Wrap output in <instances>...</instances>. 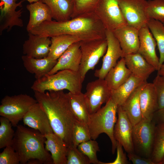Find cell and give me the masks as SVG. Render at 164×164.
Masks as SVG:
<instances>
[{"label":"cell","mask_w":164,"mask_h":164,"mask_svg":"<svg viewBox=\"0 0 164 164\" xmlns=\"http://www.w3.org/2000/svg\"><path fill=\"white\" fill-rule=\"evenodd\" d=\"M0 149L11 145L15 132L12 128V124L6 118L0 117Z\"/></svg>","instance_id":"cell-34"},{"label":"cell","mask_w":164,"mask_h":164,"mask_svg":"<svg viewBox=\"0 0 164 164\" xmlns=\"http://www.w3.org/2000/svg\"><path fill=\"white\" fill-rule=\"evenodd\" d=\"M146 11L149 19L164 22V0L147 1Z\"/></svg>","instance_id":"cell-37"},{"label":"cell","mask_w":164,"mask_h":164,"mask_svg":"<svg viewBox=\"0 0 164 164\" xmlns=\"http://www.w3.org/2000/svg\"><path fill=\"white\" fill-rule=\"evenodd\" d=\"M139 97L142 119L152 120L154 114L159 109L156 91L153 83L145 84Z\"/></svg>","instance_id":"cell-20"},{"label":"cell","mask_w":164,"mask_h":164,"mask_svg":"<svg viewBox=\"0 0 164 164\" xmlns=\"http://www.w3.org/2000/svg\"><path fill=\"white\" fill-rule=\"evenodd\" d=\"M67 158V164H90L88 157L73 144L68 147Z\"/></svg>","instance_id":"cell-38"},{"label":"cell","mask_w":164,"mask_h":164,"mask_svg":"<svg viewBox=\"0 0 164 164\" xmlns=\"http://www.w3.org/2000/svg\"><path fill=\"white\" fill-rule=\"evenodd\" d=\"M147 25L157 43L160 68L164 63V25L161 22L152 19H149Z\"/></svg>","instance_id":"cell-31"},{"label":"cell","mask_w":164,"mask_h":164,"mask_svg":"<svg viewBox=\"0 0 164 164\" xmlns=\"http://www.w3.org/2000/svg\"><path fill=\"white\" fill-rule=\"evenodd\" d=\"M107 46L106 38L80 41L81 60L79 72L83 81L87 72L93 70L104 55Z\"/></svg>","instance_id":"cell-8"},{"label":"cell","mask_w":164,"mask_h":164,"mask_svg":"<svg viewBox=\"0 0 164 164\" xmlns=\"http://www.w3.org/2000/svg\"><path fill=\"white\" fill-rule=\"evenodd\" d=\"M11 146L19 154L20 164L35 161L39 164H53L51 155L44 146V135L39 131L18 125Z\"/></svg>","instance_id":"cell-3"},{"label":"cell","mask_w":164,"mask_h":164,"mask_svg":"<svg viewBox=\"0 0 164 164\" xmlns=\"http://www.w3.org/2000/svg\"><path fill=\"white\" fill-rule=\"evenodd\" d=\"M50 8L53 19L59 21L71 19L73 5L71 0H40Z\"/></svg>","instance_id":"cell-29"},{"label":"cell","mask_w":164,"mask_h":164,"mask_svg":"<svg viewBox=\"0 0 164 164\" xmlns=\"http://www.w3.org/2000/svg\"><path fill=\"white\" fill-rule=\"evenodd\" d=\"M20 159L19 154L12 146L5 147L0 153V164H19Z\"/></svg>","instance_id":"cell-39"},{"label":"cell","mask_w":164,"mask_h":164,"mask_svg":"<svg viewBox=\"0 0 164 164\" xmlns=\"http://www.w3.org/2000/svg\"><path fill=\"white\" fill-rule=\"evenodd\" d=\"M139 46L138 52L157 71L160 68L159 58L156 54V42L147 25L139 30Z\"/></svg>","instance_id":"cell-15"},{"label":"cell","mask_w":164,"mask_h":164,"mask_svg":"<svg viewBox=\"0 0 164 164\" xmlns=\"http://www.w3.org/2000/svg\"><path fill=\"white\" fill-rule=\"evenodd\" d=\"M131 75L124 58L121 57L116 65L109 71L104 79L111 90H115L125 83Z\"/></svg>","instance_id":"cell-26"},{"label":"cell","mask_w":164,"mask_h":164,"mask_svg":"<svg viewBox=\"0 0 164 164\" xmlns=\"http://www.w3.org/2000/svg\"><path fill=\"white\" fill-rule=\"evenodd\" d=\"M160 164H164V156L161 161V162L160 163Z\"/></svg>","instance_id":"cell-46"},{"label":"cell","mask_w":164,"mask_h":164,"mask_svg":"<svg viewBox=\"0 0 164 164\" xmlns=\"http://www.w3.org/2000/svg\"><path fill=\"white\" fill-rule=\"evenodd\" d=\"M66 94L72 111L77 121L87 125L90 114L85 104L84 94L82 92L73 94L69 92Z\"/></svg>","instance_id":"cell-30"},{"label":"cell","mask_w":164,"mask_h":164,"mask_svg":"<svg viewBox=\"0 0 164 164\" xmlns=\"http://www.w3.org/2000/svg\"><path fill=\"white\" fill-rule=\"evenodd\" d=\"M84 94L85 104L90 114L99 110L111 96V90L104 79H98L87 83Z\"/></svg>","instance_id":"cell-11"},{"label":"cell","mask_w":164,"mask_h":164,"mask_svg":"<svg viewBox=\"0 0 164 164\" xmlns=\"http://www.w3.org/2000/svg\"><path fill=\"white\" fill-rule=\"evenodd\" d=\"M91 139L88 125L77 121L72 130V144L77 147L80 143Z\"/></svg>","instance_id":"cell-36"},{"label":"cell","mask_w":164,"mask_h":164,"mask_svg":"<svg viewBox=\"0 0 164 164\" xmlns=\"http://www.w3.org/2000/svg\"><path fill=\"white\" fill-rule=\"evenodd\" d=\"M117 113L118 118L114 130V138L128 153H135L132 139L133 126L121 106H118Z\"/></svg>","instance_id":"cell-14"},{"label":"cell","mask_w":164,"mask_h":164,"mask_svg":"<svg viewBox=\"0 0 164 164\" xmlns=\"http://www.w3.org/2000/svg\"><path fill=\"white\" fill-rule=\"evenodd\" d=\"M152 120L156 125L164 126V108L158 109L155 113Z\"/></svg>","instance_id":"cell-43"},{"label":"cell","mask_w":164,"mask_h":164,"mask_svg":"<svg viewBox=\"0 0 164 164\" xmlns=\"http://www.w3.org/2000/svg\"><path fill=\"white\" fill-rule=\"evenodd\" d=\"M157 74L162 76H164V64H163L158 71Z\"/></svg>","instance_id":"cell-44"},{"label":"cell","mask_w":164,"mask_h":164,"mask_svg":"<svg viewBox=\"0 0 164 164\" xmlns=\"http://www.w3.org/2000/svg\"><path fill=\"white\" fill-rule=\"evenodd\" d=\"M78 149L88 158L90 164H100L97 157V152L100 151L98 143L95 140L91 139L80 144Z\"/></svg>","instance_id":"cell-35"},{"label":"cell","mask_w":164,"mask_h":164,"mask_svg":"<svg viewBox=\"0 0 164 164\" xmlns=\"http://www.w3.org/2000/svg\"><path fill=\"white\" fill-rule=\"evenodd\" d=\"M127 156L134 164H155L151 158L142 156L135 153H128Z\"/></svg>","instance_id":"cell-42"},{"label":"cell","mask_w":164,"mask_h":164,"mask_svg":"<svg viewBox=\"0 0 164 164\" xmlns=\"http://www.w3.org/2000/svg\"><path fill=\"white\" fill-rule=\"evenodd\" d=\"M25 0L16 3L17 0H0V35L5 30L10 31L14 26L22 27L23 20L20 18L23 12L22 9L16 11L17 7L22 6Z\"/></svg>","instance_id":"cell-12"},{"label":"cell","mask_w":164,"mask_h":164,"mask_svg":"<svg viewBox=\"0 0 164 164\" xmlns=\"http://www.w3.org/2000/svg\"><path fill=\"white\" fill-rule=\"evenodd\" d=\"M34 93L36 99L47 116L53 132L68 147L72 145L73 128L77 120L66 93L63 91Z\"/></svg>","instance_id":"cell-1"},{"label":"cell","mask_w":164,"mask_h":164,"mask_svg":"<svg viewBox=\"0 0 164 164\" xmlns=\"http://www.w3.org/2000/svg\"><path fill=\"white\" fill-rule=\"evenodd\" d=\"M156 92L158 109L164 108V77L157 74L152 83Z\"/></svg>","instance_id":"cell-40"},{"label":"cell","mask_w":164,"mask_h":164,"mask_svg":"<svg viewBox=\"0 0 164 164\" xmlns=\"http://www.w3.org/2000/svg\"><path fill=\"white\" fill-rule=\"evenodd\" d=\"M29 2L30 4L35 2L40 1V0H26Z\"/></svg>","instance_id":"cell-45"},{"label":"cell","mask_w":164,"mask_h":164,"mask_svg":"<svg viewBox=\"0 0 164 164\" xmlns=\"http://www.w3.org/2000/svg\"><path fill=\"white\" fill-rule=\"evenodd\" d=\"M21 58L25 68L29 73L34 75L36 80L48 75L57 61L48 57L37 59L26 55L22 56Z\"/></svg>","instance_id":"cell-22"},{"label":"cell","mask_w":164,"mask_h":164,"mask_svg":"<svg viewBox=\"0 0 164 164\" xmlns=\"http://www.w3.org/2000/svg\"><path fill=\"white\" fill-rule=\"evenodd\" d=\"M37 102L36 99L26 94L6 95L1 102L0 115L7 118L12 126L16 127L30 108Z\"/></svg>","instance_id":"cell-6"},{"label":"cell","mask_w":164,"mask_h":164,"mask_svg":"<svg viewBox=\"0 0 164 164\" xmlns=\"http://www.w3.org/2000/svg\"><path fill=\"white\" fill-rule=\"evenodd\" d=\"M83 82L79 72L63 70L36 80L31 88L34 91L40 92L66 90L78 94L82 92Z\"/></svg>","instance_id":"cell-4"},{"label":"cell","mask_w":164,"mask_h":164,"mask_svg":"<svg viewBox=\"0 0 164 164\" xmlns=\"http://www.w3.org/2000/svg\"><path fill=\"white\" fill-rule=\"evenodd\" d=\"M80 45V41L71 45L57 59L56 64L48 74L63 70L79 72L81 60Z\"/></svg>","instance_id":"cell-17"},{"label":"cell","mask_w":164,"mask_h":164,"mask_svg":"<svg viewBox=\"0 0 164 164\" xmlns=\"http://www.w3.org/2000/svg\"><path fill=\"white\" fill-rule=\"evenodd\" d=\"M94 13L106 30L113 32L127 25L121 11L118 0H101Z\"/></svg>","instance_id":"cell-9"},{"label":"cell","mask_w":164,"mask_h":164,"mask_svg":"<svg viewBox=\"0 0 164 164\" xmlns=\"http://www.w3.org/2000/svg\"><path fill=\"white\" fill-rule=\"evenodd\" d=\"M147 82H145L137 87L121 106L133 126L142 119L140 103V94Z\"/></svg>","instance_id":"cell-25"},{"label":"cell","mask_w":164,"mask_h":164,"mask_svg":"<svg viewBox=\"0 0 164 164\" xmlns=\"http://www.w3.org/2000/svg\"><path fill=\"white\" fill-rule=\"evenodd\" d=\"M51 43L48 57L57 60L62 54L72 44L84 41L81 37L74 35L62 34L51 37Z\"/></svg>","instance_id":"cell-27"},{"label":"cell","mask_w":164,"mask_h":164,"mask_svg":"<svg viewBox=\"0 0 164 164\" xmlns=\"http://www.w3.org/2000/svg\"><path fill=\"white\" fill-rule=\"evenodd\" d=\"M73 12L71 19L93 13L101 0H71Z\"/></svg>","instance_id":"cell-33"},{"label":"cell","mask_w":164,"mask_h":164,"mask_svg":"<svg viewBox=\"0 0 164 164\" xmlns=\"http://www.w3.org/2000/svg\"><path fill=\"white\" fill-rule=\"evenodd\" d=\"M146 82L132 74L118 88L111 90V97L118 106H121L137 87Z\"/></svg>","instance_id":"cell-28"},{"label":"cell","mask_w":164,"mask_h":164,"mask_svg":"<svg viewBox=\"0 0 164 164\" xmlns=\"http://www.w3.org/2000/svg\"><path fill=\"white\" fill-rule=\"evenodd\" d=\"M112 32L119 43L123 57L126 55L138 52L139 46L138 29L127 25Z\"/></svg>","instance_id":"cell-18"},{"label":"cell","mask_w":164,"mask_h":164,"mask_svg":"<svg viewBox=\"0 0 164 164\" xmlns=\"http://www.w3.org/2000/svg\"><path fill=\"white\" fill-rule=\"evenodd\" d=\"M45 148L50 151L53 164H67L68 146L63 139L54 132L44 135Z\"/></svg>","instance_id":"cell-23"},{"label":"cell","mask_w":164,"mask_h":164,"mask_svg":"<svg viewBox=\"0 0 164 164\" xmlns=\"http://www.w3.org/2000/svg\"><path fill=\"white\" fill-rule=\"evenodd\" d=\"M164 156V126L156 125L150 158L155 164H160Z\"/></svg>","instance_id":"cell-32"},{"label":"cell","mask_w":164,"mask_h":164,"mask_svg":"<svg viewBox=\"0 0 164 164\" xmlns=\"http://www.w3.org/2000/svg\"><path fill=\"white\" fill-rule=\"evenodd\" d=\"M162 23L164 25V22H162Z\"/></svg>","instance_id":"cell-47"},{"label":"cell","mask_w":164,"mask_h":164,"mask_svg":"<svg viewBox=\"0 0 164 164\" xmlns=\"http://www.w3.org/2000/svg\"><path fill=\"white\" fill-rule=\"evenodd\" d=\"M123 57L132 74L144 81H146L150 75L156 70L138 52L126 55Z\"/></svg>","instance_id":"cell-21"},{"label":"cell","mask_w":164,"mask_h":164,"mask_svg":"<svg viewBox=\"0 0 164 164\" xmlns=\"http://www.w3.org/2000/svg\"><path fill=\"white\" fill-rule=\"evenodd\" d=\"M156 125L152 120L142 119L138 123L133 126L132 139L135 153L145 158H150Z\"/></svg>","instance_id":"cell-7"},{"label":"cell","mask_w":164,"mask_h":164,"mask_svg":"<svg viewBox=\"0 0 164 164\" xmlns=\"http://www.w3.org/2000/svg\"><path fill=\"white\" fill-rule=\"evenodd\" d=\"M106 31L102 23L93 12L64 21H45L28 32L50 38L62 34L72 35L86 41L106 38Z\"/></svg>","instance_id":"cell-2"},{"label":"cell","mask_w":164,"mask_h":164,"mask_svg":"<svg viewBox=\"0 0 164 164\" xmlns=\"http://www.w3.org/2000/svg\"><path fill=\"white\" fill-rule=\"evenodd\" d=\"M29 37L22 47L24 55L37 59L48 56L51 41L50 37L28 32Z\"/></svg>","instance_id":"cell-19"},{"label":"cell","mask_w":164,"mask_h":164,"mask_svg":"<svg viewBox=\"0 0 164 164\" xmlns=\"http://www.w3.org/2000/svg\"><path fill=\"white\" fill-rule=\"evenodd\" d=\"M24 124L44 135L53 132L47 116L38 102L32 105L22 119Z\"/></svg>","instance_id":"cell-16"},{"label":"cell","mask_w":164,"mask_h":164,"mask_svg":"<svg viewBox=\"0 0 164 164\" xmlns=\"http://www.w3.org/2000/svg\"><path fill=\"white\" fill-rule=\"evenodd\" d=\"M117 157L114 161L112 162L106 163L101 162L100 164H128V161L125 153L124 152L123 147L117 142Z\"/></svg>","instance_id":"cell-41"},{"label":"cell","mask_w":164,"mask_h":164,"mask_svg":"<svg viewBox=\"0 0 164 164\" xmlns=\"http://www.w3.org/2000/svg\"><path fill=\"white\" fill-rule=\"evenodd\" d=\"M106 38L108 46L102 59L101 67L97 69L94 76L98 78L104 79L109 71L114 67L120 57H123V53L119 43L112 32L106 30Z\"/></svg>","instance_id":"cell-13"},{"label":"cell","mask_w":164,"mask_h":164,"mask_svg":"<svg viewBox=\"0 0 164 164\" xmlns=\"http://www.w3.org/2000/svg\"></svg>","instance_id":"cell-48"},{"label":"cell","mask_w":164,"mask_h":164,"mask_svg":"<svg viewBox=\"0 0 164 164\" xmlns=\"http://www.w3.org/2000/svg\"><path fill=\"white\" fill-rule=\"evenodd\" d=\"M118 105L111 97L105 105L95 112L89 115L88 126L91 138L95 140L102 133L109 138L112 144V152L114 154L117 142L114 135V130L117 119Z\"/></svg>","instance_id":"cell-5"},{"label":"cell","mask_w":164,"mask_h":164,"mask_svg":"<svg viewBox=\"0 0 164 164\" xmlns=\"http://www.w3.org/2000/svg\"><path fill=\"white\" fill-rule=\"evenodd\" d=\"M29 13V20L26 27L29 32L45 21H50L53 19L52 13L49 7L40 0L26 5Z\"/></svg>","instance_id":"cell-24"},{"label":"cell","mask_w":164,"mask_h":164,"mask_svg":"<svg viewBox=\"0 0 164 164\" xmlns=\"http://www.w3.org/2000/svg\"><path fill=\"white\" fill-rule=\"evenodd\" d=\"M119 6L127 24L138 30L147 25L149 19L145 0H118Z\"/></svg>","instance_id":"cell-10"}]
</instances>
